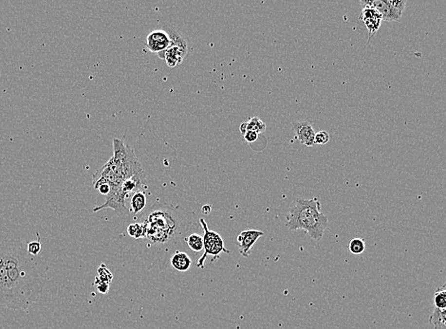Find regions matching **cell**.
Segmentation results:
<instances>
[{"mask_svg": "<svg viewBox=\"0 0 446 329\" xmlns=\"http://www.w3.org/2000/svg\"><path fill=\"white\" fill-rule=\"evenodd\" d=\"M46 279L40 274L24 240L0 243V309L28 311L40 299Z\"/></svg>", "mask_w": 446, "mask_h": 329, "instance_id": "1", "label": "cell"}, {"mask_svg": "<svg viewBox=\"0 0 446 329\" xmlns=\"http://www.w3.org/2000/svg\"><path fill=\"white\" fill-rule=\"evenodd\" d=\"M142 171L144 169L134 150L125 145L123 140L113 139V156L93 174V187L97 190L101 184L106 183L111 187L109 196H112L127 180Z\"/></svg>", "mask_w": 446, "mask_h": 329, "instance_id": "2", "label": "cell"}, {"mask_svg": "<svg viewBox=\"0 0 446 329\" xmlns=\"http://www.w3.org/2000/svg\"><path fill=\"white\" fill-rule=\"evenodd\" d=\"M328 223V218L321 212V203L316 198H297L288 213L286 226L290 231H305L317 242L323 238Z\"/></svg>", "mask_w": 446, "mask_h": 329, "instance_id": "3", "label": "cell"}, {"mask_svg": "<svg viewBox=\"0 0 446 329\" xmlns=\"http://www.w3.org/2000/svg\"><path fill=\"white\" fill-rule=\"evenodd\" d=\"M180 208L172 206H160L151 212L148 219L143 222L146 230V238L154 244H166L179 234L182 227L184 213L179 212Z\"/></svg>", "mask_w": 446, "mask_h": 329, "instance_id": "4", "label": "cell"}, {"mask_svg": "<svg viewBox=\"0 0 446 329\" xmlns=\"http://www.w3.org/2000/svg\"><path fill=\"white\" fill-rule=\"evenodd\" d=\"M167 32L171 43L167 49L159 54L158 56L160 59L166 61L167 65L169 68L174 69L180 66L183 61L185 60L186 55L188 54V44L186 38L182 37L175 29L172 27H167Z\"/></svg>", "mask_w": 446, "mask_h": 329, "instance_id": "5", "label": "cell"}, {"mask_svg": "<svg viewBox=\"0 0 446 329\" xmlns=\"http://www.w3.org/2000/svg\"><path fill=\"white\" fill-rule=\"evenodd\" d=\"M200 222H201V225H202L203 230L204 232V234L203 236L204 253L203 256L199 259L197 267L201 268V269H204V261L206 260V258L208 257V256H212L213 257L212 261H214L215 259L220 258L221 254L225 253V254L229 255L230 252L224 247V241H223V238H222V236L220 234L209 230L208 226H207V223L205 222V220L204 219H201Z\"/></svg>", "mask_w": 446, "mask_h": 329, "instance_id": "6", "label": "cell"}, {"mask_svg": "<svg viewBox=\"0 0 446 329\" xmlns=\"http://www.w3.org/2000/svg\"><path fill=\"white\" fill-rule=\"evenodd\" d=\"M171 40L166 30H154L147 37V48L152 54L159 55L170 46Z\"/></svg>", "mask_w": 446, "mask_h": 329, "instance_id": "7", "label": "cell"}, {"mask_svg": "<svg viewBox=\"0 0 446 329\" xmlns=\"http://www.w3.org/2000/svg\"><path fill=\"white\" fill-rule=\"evenodd\" d=\"M293 129L297 135L298 141L306 146H314L316 145V132L313 125L309 121H295L292 124Z\"/></svg>", "mask_w": 446, "mask_h": 329, "instance_id": "8", "label": "cell"}, {"mask_svg": "<svg viewBox=\"0 0 446 329\" xmlns=\"http://www.w3.org/2000/svg\"><path fill=\"white\" fill-rule=\"evenodd\" d=\"M360 3L362 7L369 6L377 10L385 21H395L402 17V15H400L391 6L388 0H362Z\"/></svg>", "mask_w": 446, "mask_h": 329, "instance_id": "9", "label": "cell"}, {"mask_svg": "<svg viewBox=\"0 0 446 329\" xmlns=\"http://www.w3.org/2000/svg\"><path fill=\"white\" fill-rule=\"evenodd\" d=\"M264 236V233L257 230H247L242 232L237 238V244L241 249V254L244 257L251 255V249L259 240Z\"/></svg>", "mask_w": 446, "mask_h": 329, "instance_id": "10", "label": "cell"}, {"mask_svg": "<svg viewBox=\"0 0 446 329\" xmlns=\"http://www.w3.org/2000/svg\"><path fill=\"white\" fill-rule=\"evenodd\" d=\"M171 266L180 273H186L192 266V259L186 253L177 252L171 258Z\"/></svg>", "mask_w": 446, "mask_h": 329, "instance_id": "11", "label": "cell"}, {"mask_svg": "<svg viewBox=\"0 0 446 329\" xmlns=\"http://www.w3.org/2000/svg\"><path fill=\"white\" fill-rule=\"evenodd\" d=\"M147 204L148 200L144 191H138L132 195L130 200L131 210L135 215L140 214L147 207Z\"/></svg>", "mask_w": 446, "mask_h": 329, "instance_id": "12", "label": "cell"}, {"mask_svg": "<svg viewBox=\"0 0 446 329\" xmlns=\"http://www.w3.org/2000/svg\"><path fill=\"white\" fill-rule=\"evenodd\" d=\"M188 247L195 253H199L204 250V238L199 234H191L185 238Z\"/></svg>", "mask_w": 446, "mask_h": 329, "instance_id": "13", "label": "cell"}, {"mask_svg": "<svg viewBox=\"0 0 446 329\" xmlns=\"http://www.w3.org/2000/svg\"><path fill=\"white\" fill-rule=\"evenodd\" d=\"M245 127H246V132L254 131L258 133L259 135L266 130V125L258 117H253L248 122H245Z\"/></svg>", "mask_w": 446, "mask_h": 329, "instance_id": "14", "label": "cell"}, {"mask_svg": "<svg viewBox=\"0 0 446 329\" xmlns=\"http://www.w3.org/2000/svg\"><path fill=\"white\" fill-rule=\"evenodd\" d=\"M435 311L444 312L446 311V292L441 288L434 295Z\"/></svg>", "mask_w": 446, "mask_h": 329, "instance_id": "15", "label": "cell"}, {"mask_svg": "<svg viewBox=\"0 0 446 329\" xmlns=\"http://www.w3.org/2000/svg\"><path fill=\"white\" fill-rule=\"evenodd\" d=\"M128 234L130 237L136 239L146 238V230L143 223H134L131 224L128 228Z\"/></svg>", "mask_w": 446, "mask_h": 329, "instance_id": "16", "label": "cell"}, {"mask_svg": "<svg viewBox=\"0 0 446 329\" xmlns=\"http://www.w3.org/2000/svg\"><path fill=\"white\" fill-rule=\"evenodd\" d=\"M97 273H98V274L96 276V278H97L99 281L111 285V283H112V280H113V274L111 273V271L107 268V266H106L105 264H102V265L98 268Z\"/></svg>", "mask_w": 446, "mask_h": 329, "instance_id": "17", "label": "cell"}, {"mask_svg": "<svg viewBox=\"0 0 446 329\" xmlns=\"http://www.w3.org/2000/svg\"><path fill=\"white\" fill-rule=\"evenodd\" d=\"M350 251L353 255H361L365 252L366 244L362 238H354L350 242Z\"/></svg>", "mask_w": 446, "mask_h": 329, "instance_id": "18", "label": "cell"}, {"mask_svg": "<svg viewBox=\"0 0 446 329\" xmlns=\"http://www.w3.org/2000/svg\"><path fill=\"white\" fill-rule=\"evenodd\" d=\"M382 21H383V20L380 18H367L363 20V22L365 23L366 27H367L368 30H369V33H370V39L378 32V30L380 29V26H381V22H382Z\"/></svg>", "mask_w": 446, "mask_h": 329, "instance_id": "19", "label": "cell"}, {"mask_svg": "<svg viewBox=\"0 0 446 329\" xmlns=\"http://www.w3.org/2000/svg\"><path fill=\"white\" fill-rule=\"evenodd\" d=\"M41 247L42 246H41V242L40 241H33V242H29L27 244L28 253L32 256H37L39 255V253L41 251Z\"/></svg>", "mask_w": 446, "mask_h": 329, "instance_id": "20", "label": "cell"}, {"mask_svg": "<svg viewBox=\"0 0 446 329\" xmlns=\"http://www.w3.org/2000/svg\"><path fill=\"white\" fill-rule=\"evenodd\" d=\"M330 142V135L326 131H319L316 134V145L324 146Z\"/></svg>", "mask_w": 446, "mask_h": 329, "instance_id": "21", "label": "cell"}, {"mask_svg": "<svg viewBox=\"0 0 446 329\" xmlns=\"http://www.w3.org/2000/svg\"><path fill=\"white\" fill-rule=\"evenodd\" d=\"M388 1L400 15L403 14V12H404V10L406 8V5L408 3L407 0H388Z\"/></svg>", "mask_w": 446, "mask_h": 329, "instance_id": "22", "label": "cell"}, {"mask_svg": "<svg viewBox=\"0 0 446 329\" xmlns=\"http://www.w3.org/2000/svg\"><path fill=\"white\" fill-rule=\"evenodd\" d=\"M94 285L97 287V291L102 294H107L110 292V284H107V283H104V282H101L99 281L97 278H95V282H94Z\"/></svg>", "mask_w": 446, "mask_h": 329, "instance_id": "23", "label": "cell"}, {"mask_svg": "<svg viewBox=\"0 0 446 329\" xmlns=\"http://www.w3.org/2000/svg\"><path fill=\"white\" fill-rule=\"evenodd\" d=\"M243 136H244V140L249 144H253L259 139V134L254 131H247Z\"/></svg>", "mask_w": 446, "mask_h": 329, "instance_id": "24", "label": "cell"}, {"mask_svg": "<svg viewBox=\"0 0 446 329\" xmlns=\"http://www.w3.org/2000/svg\"><path fill=\"white\" fill-rule=\"evenodd\" d=\"M97 190H98L102 195H104V196H109L110 193H111V187H110V185H108V184H106V183L101 184V185L97 188Z\"/></svg>", "mask_w": 446, "mask_h": 329, "instance_id": "25", "label": "cell"}, {"mask_svg": "<svg viewBox=\"0 0 446 329\" xmlns=\"http://www.w3.org/2000/svg\"><path fill=\"white\" fill-rule=\"evenodd\" d=\"M202 211H203V213L204 215H209L211 213V211H212V207H211V205H204L202 208Z\"/></svg>", "mask_w": 446, "mask_h": 329, "instance_id": "26", "label": "cell"}]
</instances>
